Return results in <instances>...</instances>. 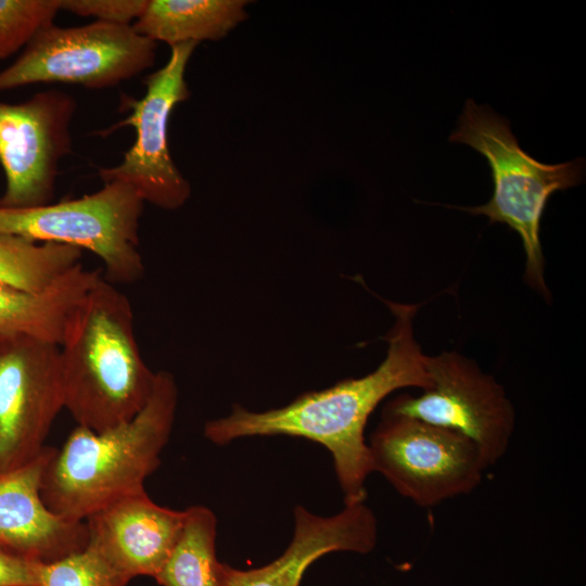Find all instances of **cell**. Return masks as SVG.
<instances>
[{"label":"cell","instance_id":"cell-1","mask_svg":"<svg viewBox=\"0 0 586 586\" xmlns=\"http://www.w3.org/2000/svg\"><path fill=\"white\" fill-rule=\"evenodd\" d=\"M395 317L384 336L387 352L372 372L307 392L290 404L266 411L233 405L231 412L204 424V436L216 445L251 436L286 435L321 444L332 455L345 505L365 502L372 472L365 438L367 421L391 393L404 387L426 390L432 382L412 331L417 305L385 301Z\"/></svg>","mask_w":586,"mask_h":586},{"label":"cell","instance_id":"cell-2","mask_svg":"<svg viewBox=\"0 0 586 586\" xmlns=\"http://www.w3.org/2000/svg\"><path fill=\"white\" fill-rule=\"evenodd\" d=\"M64 408L105 431L146 404L155 374L141 356L128 297L101 276L72 313L59 345Z\"/></svg>","mask_w":586,"mask_h":586},{"label":"cell","instance_id":"cell-3","mask_svg":"<svg viewBox=\"0 0 586 586\" xmlns=\"http://www.w3.org/2000/svg\"><path fill=\"white\" fill-rule=\"evenodd\" d=\"M177 404L174 375L160 370L149 400L132 419L101 432L77 425L46 467L41 496L47 507L64 519L85 521L145 491L170 437Z\"/></svg>","mask_w":586,"mask_h":586},{"label":"cell","instance_id":"cell-4","mask_svg":"<svg viewBox=\"0 0 586 586\" xmlns=\"http://www.w3.org/2000/svg\"><path fill=\"white\" fill-rule=\"evenodd\" d=\"M449 141L467 144L483 155L494 183L493 195L485 204L454 207L486 216L489 222L505 224L515 231L526 255V281L547 296L540 243L542 217L555 192L583 181L584 160L577 157L558 164L539 162L520 146L507 118L488 105H477L472 99L467 100Z\"/></svg>","mask_w":586,"mask_h":586},{"label":"cell","instance_id":"cell-5","mask_svg":"<svg viewBox=\"0 0 586 586\" xmlns=\"http://www.w3.org/2000/svg\"><path fill=\"white\" fill-rule=\"evenodd\" d=\"M103 184L78 199L24 208L0 206V234L88 250L102 260L109 282L132 284L144 275L139 252L144 202L125 183Z\"/></svg>","mask_w":586,"mask_h":586},{"label":"cell","instance_id":"cell-6","mask_svg":"<svg viewBox=\"0 0 586 586\" xmlns=\"http://www.w3.org/2000/svg\"><path fill=\"white\" fill-rule=\"evenodd\" d=\"M368 447L372 472L420 507L471 493L488 468L468 437L384 408Z\"/></svg>","mask_w":586,"mask_h":586},{"label":"cell","instance_id":"cell-7","mask_svg":"<svg viewBox=\"0 0 586 586\" xmlns=\"http://www.w3.org/2000/svg\"><path fill=\"white\" fill-rule=\"evenodd\" d=\"M155 51L156 42L132 25L100 21L78 27L51 25L0 72V92L50 82L110 88L152 67Z\"/></svg>","mask_w":586,"mask_h":586},{"label":"cell","instance_id":"cell-8","mask_svg":"<svg viewBox=\"0 0 586 586\" xmlns=\"http://www.w3.org/2000/svg\"><path fill=\"white\" fill-rule=\"evenodd\" d=\"M196 46L198 42L190 41L171 47L166 64L145 78V94L123 99L130 110L127 118L103 131L107 135L124 126L136 131V140L122 162L99 169L103 183H125L144 203L168 211L181 207L191 194L189 181L170 155L168 124L174 107L189 98L184 73Z\"/></svg>","mask_w":586,"mask_h":586},{"label":"cell","instance_id":"cell-9","mask_svg":"<svg viewBox=\"0 0 586 586\" xmlns=\"http://www.w3.org/2000/svg\"><path fill=\"white\" fill-rule=\"evenodd\" d=\"M431 387L417 396L402 394L384 409L455 431L479 448L486 464L507 453L515 415L504 387L477 365L455 352L426 356Z\"/></svg>","mask_w":586,"mask_h":586},{"label":"cell","instance_id":"cell-10","mask_svg":"<svg viewBox=\"0 0 586 586\" xmlns=\"http://www.w3.org/2000/svg\"><path fill=\"white\" fill-rule=\"evenodd\" d=\"M64 408L59 345L0 334V474L35 459Z\"/></svg>","mask_w":586,"mask_h":586},{"label":"cell","instance_id":"cell-11","mask_svg":"<svg viewBox=\"0 0 586 586\" xmlns=\"http://www.w3.org/2000/svg\"><path fill=\"white\" fill-rule=\"evenodd\" d=\"M75 99L44 90L28 100L0 101V165L5 190L0 206L35 207L51 203L60 161L72 150Z\"/></svg>","mask_w":586,"mask_h":586},{"label":"cell","instance_id":"cell-12","mask_svg":"<svg viewBox=\"0 0 586 586\" xmlns=\"http://www.w3.org/2000/svg\"><path fill=\"white\" fill-rule=\"evenodd\" d=\"M56 448L46 446L26 464L0 474V544L40 563H49L88 545L85 521L52 512L41 496L46 467Z\"/></svg>","mask_w":586,"mask_h":586},{"label":"cell","instance_id":"cell-13","mask_svg":"<svg viewBox=\"0 0 586 586\" xmlns=\"http://www.w3.org/2000/svg\"><path fill=\"white\" fill-rule=\"evenodd\" d=\"M378 522L365 504L345 505L330 517L294 509V531L284 552L272 562L252 570L221 563V586H300L305 571L333 551L368 553L377 545Z\"/></svg>","mask_w":586,"mask_h":586},{"label":"cell","instance_id":"cell-14","mask_svg":"<svg viewBox=\"0 0 586 586\" xmlns=\"http://www.w3.org/2000/svg\"><path fill=\"white\" fill-rule=\"evenodd\" d=\"M184 510L155 504L145 491L119 498L86 520L88 543L131 579L155 577L183 526Z\"/></svg>","mask_w":586,"mask_h":586},{"label":"cell","instance_id":"cell-15","mask_svg":"<svg viewBox=\"0 0 586 586\" xmlns=\"http://www.w3.org/2000/svg\"><path fill=\"white\" fill-rule=\"evenodd\" d=\"M100 277L80 263L39 293L0 284V334L60 345L72 313Z\"/></svg>","mask_w":586,"mask_h":586},{"label":"cell","instance_id":"cell-16","mask_svg":"<svg viewBox=\"0 0 586 586\" xmlns=\"http://www.w3.org/2000/svg\"><path fill=\"white\" fill-rule=\"evenodd\" d=\"M245 0H148L133 29L171 47L219 40L246 18Z\"/></svg>","mask_w":586,"mask_h":586},{"label":"cell","instance_id":"cell-17","mask_svg":"<svg viewBox=\"0 0 586 586\" xmlns=\"http://www.w3.org/2000/svg\"><path fill=\"white\" fill-rule=\"evenodd\" d=\"M181 533L154 579L161 586H221L217 519L205 506L187 508Z\"/></svg>","mask_w":586,"mask_h":586},{"label":"cell","instance_id":"cell-18","mask_svg":"<svg viewBox=\"0 0 586 586\" xmlns=\"http://www.w3.org/2000/svg\"><path fill=\"white\" fill-rule=\"evenodd\" d=\"M81 256L74 246L0 234V284L42 292L80 264Z\"/></svg>","mask_w":586,"mask_h":586},{"label":"cell","instance_id":"cell-19","mask_svg":"<svg viewBox=\"0 0 586 586\" xmlns=\"http://www.w3.org/2000/svg\"><path fill=\"white\" fill-rule=\"evenodd\" d=\"M130 581L129 576L88 543L77 552L41 563L38 586H127Z\"/></svg>","mask_w":586,"mask_h":586},{"label":"cell","instance_id":"cell-20","mask_svg":"<svg viewBox=\"0 0 586 586\" xmlns=\"http://www.w3.org/2000/svg\"><path fill=\"white\" fill-rule=\"evenodd\" d=\"M60 10V0H0V59L11 56L53 25Z\"/></svg>","mask_w":586,"mask_h":586},{"label":"cell","instance_id":"cell-21","mask_svg":"<svg viewBox=\"0 0 586 586\" xmlns=\"http://www.w3.org/2000/svg\"><path fill=\"white\" fill-rule=\"evenodd\" d=\"M148 0H60L61 10L95 21L132 25L142 14Z\"/></svg>","mask_w":586,"mask_h":586},{"label":"cell","instance_id":"cell-22","mask_svg":"<svg viewBox=\"0 0 586 586\" xmlns=\"http://www.w3.org/2000/svg\"><path fill=\"white\" fill-rule=\"evenodd\" d=\"M40 564L0 544V586H38Z\"/></svg>","mask_w":586,"mask_h":586}]
</instances>
